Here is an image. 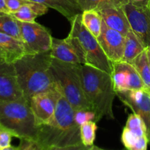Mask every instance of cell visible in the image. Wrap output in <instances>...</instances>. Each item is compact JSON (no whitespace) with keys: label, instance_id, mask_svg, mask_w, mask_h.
<instances>
[{"label":"cell","instance_id":"obj_12","mask_svg":"<svg viewBox=\"0 0 150 150\" xmlns=\"http://www.w3.org/2000/svg\"><path fill=\"white\" fill-rule=\"evenodd\" d=\"M0 101H26L13 63H0Z\"/></svg>","mask_w":150,"mask_h":150},{"label":"cell","instance_id":"obj_33","mask_svg":"<svg viewBox=\"0 0 150 150\" xmlns=\"http://www.w3.org/2000/svg\"><path fill=\"white\" fill-rule=\"evenodd\" d=\"M8 62V59H7V55L4 51L0 48V63Z\"/></svg>","mask_w":150,"mask_h":150},{"label":"cell","instance_id":"obj_3","mask_svg":"<svg viewBox=\"0 0 150 150\" xmlns=\"http://www.w3.org/2000/svg\"><path fill=\"white\" fill-rule=\"evenodd\" d=\"M83 92L92 111L95 122L103 117L114 120L113 103L117 96L111 74L88 64H81Z\"/></svg>","mask_w":150,"mask_h":150},{"label":"cell","instance_id":"obj_29","mask_svg":"<svg viewBox=\"0 0 150 150\" xmlns=\"http://www.w3.org/2000/svg\"><path fill=\"white\" fill-rule=\"evenodd\" d=\"M20 146L21 150H43V148L35 140H26V139H21Z\"/></svg>","mask_w":150,"mask_h":150},{"label":"cell","instance_id":"obj_10","mask_svg":"<svg viewBox=\"0 0 150 150\" xmlns=\"http://www.w3.org/2000/svg\"><path fill=\"white\" fill-rule=\"evenodd\" d=\"M117 96L134 114L143 120L146 128V136L150 144V95L146 89L117 92Z\"/></svg>","mask_w":150,"mask_h":150},{"label":"cell","instance_id":"obj_8","mask_svg":"<svg viewBox=\"0 0 150 150\" xmlns=\"http://www.w3.org/2000/svg\"><path fill=\"white\" fill-rule=\"evenodd\" d=\"M60 95L61 92L57 84L55 87L32 97L29 105L37 125L46 124L51 121L55 114Z\"/></svg>","mask_w":150,"mask_h":150},{"label":"cell","instance_id":"obj_36","mask_svg":"<svg viewBox=\"0 0 150 150\" xmlns=\"http://www.w3.org/2000/svg\"><path fill=\"white\" fill-rule=\"evenodd\" d=\"M146 55H147L148 62H149V68H150V46L146 47Z\"/></svg>","mask_w":150,"mask_h":150},{"label":"cell","instance_id":"obj_26","mask_svg":"<svg viewBox=\"0 0 150 150\" xmlns=\"http://www.w3.org/2000/svg\"><path fill=\"white\" fill-rule=\"evenodd\" d=\"M144 137V136H143ZM142 137H139L129 129L125 127L122 133L121 140L125 147L127 150H133Z\"/></svg>","mask_w":150,"mask_h":150},{"label":"cell","instance_id":"obj_4","mask_svg":"<svg viewBox=\"0 0 150 150\" xmlns=\"http://www.w3.org/2000/svg\"><path fill=\"white\" fill-rule=\"evenodd\" d=\"M51 70L60 92L75 111H92L83 92L81 64L67 63L52 58Z\"/></svg>","mask_w":150,"mask_h":150},{"label":"cell","instance_id":"obj_19","mask_svg":"<svg viewBox=\"0 0 150 150\" xmlns=\"http://www.w3.org/2000/svg\"><path fill=\"white\" fill-rule=\"evenodd\" d=\"M145 50V47L142 44L137 35L132 29H130L125 36L124 56L122 61L131 63L133 60Z\"/></svg>","mask_w":150,"mask_h":150},{"label":"cell","instance_id":"obj_14","mask_svg":"<svg viewBox=\"0 0 150 150\" xmlns=\"http://www.w3.org/2000/svg\"><path fill=\"white\" fill-rule=\"evenodd\" d=\"M107 26L126 36L131 29L128 18L122 7H111L98 10Z\"/></svg>","mask_w":150,"mask_h":150},{"label":"cell","instance_id":"obj_7","mask_svg":"<svg viewBox=\"0 0 150 150\" xmlns=\"http://www.w3.org/2000/svg\"><path fill=\"white\" fill-rule=\"evenodd\" d=\"M22 41L28 54H39L51 51L53 37L48 29L37 22L19 21Z\"/></svg>","mask_w":150,"mask_h":150},{"label":"cell","instance_id":"obj_16","mask_svg":"<svg viewBox=\"0 0 150 150\" xmlns=\"http://www.w3.org/2000/svg\"><path fill=\"white\" fill-rule=\"evenodd\" d=\"M0 48L7 54L8 63H13L28 54L23 41L0 32Z\"/></svg>","mask_w":150,"mask_h":150},{"label":"cell","instance_id":"obj_30","mask_svg":"<svg viewBox=\"0 0 150 150\" xmlns=\"http://www.w3.org/2000/svg\"><path fill=\"white\" fill-rule=\"evenodd\" d=\"M28 0H4L6 7L10 14L17 11L21 6L28 2Z\"/></svg>","mask_w":150,"mask_h":150},{"label":"cell","instance_id":"obj_27","mask_svg":"<svg viewBox=\"0 0 150 150\" xmlns=\"http://www.w3.org/2000/svg\"><path fill=\"white\" fill-rule=\"evenodd\" d=\"M74 119L76 122L81 126V125L89 121H95V114L90 110H79L75 111Z\"/></svg>","mask_w":150,"mask_h":150},{"label":"cell","instance_id":"obj_18","mask_svg":"<svg viewBox=\"0 0 150 150\" xmlns=\"http://www.w3.org/2000/svg\"><path fill=\"white\" fill-rule=\"evenodd\" d=\"M48 7L35 1H29L15 13H11L16 20L22 22H34L38 16H42L48 12Z\"/></svg>","mask_w":150,"mask_h":150},{"label":"cell","instance_id":"obj_6","mask_svg":"<svg viewBox=\"0 0 150 150\" xmlns=\"http://www.w3.org/2000/svg\"><path fill=\"white\" fill-rule=\"evenodd\" d=\"M70 23V33L77 37L80 41L86 56V64L111 74L112 62L103 51L98 39L83 26L81 21V13L77 15Z\"/></svg>","mask_w":150,"mask_h":150},{"label":"cell","instance_id":"obj_32","mask_svg":"<svg viewBox=\"0 0 150 150\" xmlns=\"http://www.w3.org/2000/svg\"><path fill=\"white\" fill-rule=\"evenodd\" d=\"M149 0H127L129 4L139 7H144L149 4Z\"/></svg>","mask_w":150,"mask_h":150},{"label":"cell","instance_id":"obj_1","mask_svg":"<svg viewBox=\"0 0 150 150\" xmlns=\"http://www.w3.org/2000/svg\"><path fill=\"white\" fill-rule=\"evenodd\" d=\"M52 57L50 51L26 54L13 62L18 81L27 103L37 94L55 87L51 70Z\"/></svg>","mask_w":150,"mask_h":150},{"label":"cell","instance_id":"obj_15","mask_svg":"<svg viewBox=\"0 0 150 150\" xmlns=\"http://www.w3.org/2000/svg\"><path fill=\"white\" fill-rule=\"evenodd\" d=\"M45 5L61 13L70 22L77 15L82 13V10L76 0H28Z\"/></svg>","mask_w":150,"mask_h":150},{"label":"cell","instance_id":"obj_2","mask_svg":"<svg viewBox=\"0 0 150 150\" xmlns=\"http://www.w3.org/2000/svg\"><path fill=\"white\" fill-rule=\"evenodd\" d=\"M74 115V109L61 93L53 118L38 126L37 142L43 149L82 143L80 126L75 121Z\"/></svg>","mask_w":150,"mask_h":150},{"label":"cell","instance_id":"obj_34","mask_svg":"<svg viewBox=\"0 0 150 150\" xmlns=\"http://www.w3.org/2000/svg\"><path fill=\"white\" fill-rule=\"evenodd\" d=\"M0 12H2V13L10 14V13H9L7 7H6L4 0H0Z\"/></svg>","mask_w":150,"mask_h":150},{"label":"cell","instance_id":"obj_39","mask_svg":"<svg viewBox=\"0 0 150 150\" xmlns=\"http://www.w3.org/2000/svg\"><path fill=\"white\" fill-rule=\"evenodd\" d=\"M149 92V95H150V92Z\"/></svg>","mask_w":150,"mask_h":150},{"label":"cell","instance_id":"obj_22","mask_svg":"<svg viewBox=\"0 0 150 150\" xmlns=\"http://www.w3.org/2000/svg\"><path fill=\"white\" fill-rule=\"evenodd\" d=\"M130 64L135 67L142 78L146 90L150 92V68L146 48L133 60Z\"/></svg>","mask_w":150,"mask_h":150},{"label":"cell","instance_id":"obj_31","mask_svg":"<svg viewBox=\"0 0 150 150\" xmlns=\"http://www.w3.org/2000/svg\"><path fill=\"white\" fill-rule=\"evenodd\" d=\"M90 146H84L82 143L66 146H51L43 150H89Z\"/></svg>","mask_w":150,"mask_h":150},{"label":"cell","instance_id":"obj_38","mask_svg":"<svg viewBox=\"0 0 150 150\" xmlns=\"http://www.w3.org/2000/svg\"><path fill=\"white\" fill-rule=\"evenodd\" d=\"M4 14H7V13H2V12H0V16H4Z\"/></svg>","mask_w":150,"mask_h":150},{"label":"cell","instance_id":"obj_37","mask_svg":"<svg viewBox=\"0 0 150 150\" xmlns=\"http://www.w3.org/2000/svg\"><path fill=\"white\" fill-rule=\"evenodd\" d=\"M89 150H105V149H101V148L98 147V146H95V145H92V146H90V147H89Z\"/></svg>","mask_w":150,"mask_h":150},{"label":"cell","instance_id":"obj_25","mask_svg":"<svg viewBox=\"0 0 150 150\" xmlns=\"http://www.w3.org/2000/svg\"><path fill=\"white\" fill-rule=\"evenodd\" d=\"M125 127L139 137L146 136V128L143 120L136 114L129 115Z\"/></svg>","mask_w":150,"mask_h":150},{"label":"cell","instance_id":"obj_28","mask_svg":"<svg viewBox=\"0 0 150 150\" xmlns=\"http://www.w3.org/2000/svg\"><path fill=\"white\" fill-rule=\"evenodd\" d=\"M13 137H15L13 133L0 125V149L10 146Z\"/></svg>","mask_w":150,"mask_h":150},{"label":"cell","instance_id":"obj_11","mask_svg":"<svg viewBox=\"0 0 150 150\" xmlns=\"http://www.w3.org/2000/svg\"><path fill=\"white\" fill-rule=\"evenodd\" d=\"M122 7L132 30L140 39L145 48L150 46V13L147 7H139L127 3Z\"/></svg>","mask_w":150,"mask_h":150},{"label":"cell","instance_id":"obj_21","mask_svg":"<svg viewBox=\"0 0 150 150\" xmlns=\"http://www.w3.org/2000/svg\"><path fill=\"white\" fill-rule=\"evenodd\" d=\"M82 11L100 10L111 7H122L127 4V0H76Z\"/></svg>","mask_w":150,"mask_h":150},{"label":"cell","instance_id":"obj_13","mask_svg":"<svg viewBox=\"0 0 150 150\" xmlns=\"http://www.w3.org/2000/svg\"><path fill=\"white\" fill-rule=\"evenodd\" d=\"M97 39L103 51L111 62L122 61L125 36L107 26L103 21L101 33Z\"/></svg>","mask_w":150,"mask_h":150},{"label":"cell","instance_id":"obj_9","mask_svg":"<svg viewBox=\"0 0 150 150\" xmlns=\"http://www.w3.org/2000/svg\"><path fill=\"white\" fill-rule=\"evenodd\" d=\"M111 76L116 93L129 90H146L139 73L130 63L124 61L112 62Z\"/></svg>","mask_w":150,"mask_h":150},{"label":"cell","instance_id":"obj_23","mask_svg":"<svg viewBox=\"0 0 150 150\" xmlns=\"http://www.w3.org/2000/svg\"><path fill=\"white\" fill-rule=\"evenodd\" d=\"M0 32L22 41L18 21L10 14L0 16Z\"/></svg>","mask_w":150,"mask_h":150},{"label":"cell","instance_id":"obj_35","mask_svg":"<svg viewBox=\"0 0 150 150\" xmlns=\"http://www.w3.org/2000/svg\"><path fill=\"white\" fill-rule=\"evenodd\" d=\"M0 150H21V148L20 146H12V145H10V146H7V147H5V148H3V149H1Z\"/></svg>","mask_w":150,"mask_h":150},{"label":"cell","instance_id":"obj_17","mask_svg":"<svg viewBox=\"0 0 150 150\" xmlns=\"http://www.w3.org/2000/svg\"><path fill=\"white\" fill-rule=\"evenodd\" d=\"M50 53L53 59L67 63L81 64L79 57L65 39L62 40L53 38Z\"/></svg>","mask_w":150,"mask_h":150},{"label":"cell","instance_id":"obj_5","mask_svg":"<svg viewBox=\"0 0 150 150\" xmlns=\"http://www.w3.org/2000/svg\"><path fill=\"white\" fill-rule=\"evenodd\" d=\"M0 125L20 140L36 141L38 126L26 101H0Z\"/></svg>","mask_w":150,"mask_h":150},{"label":"cell","instance_id":"obj_20","mask_svg":"<svg viewBox=\"0 0 150 150\" xmlns=\"http://www.w3.org/2000/svg\"><path fill=\"white\" fill-rule=\"evenodd\" d=\"M81 21L83 26L96 38L100 36L102 29L103 19L98 10H84L81 13Z\"/></svg>","mask_w":150,"mask_h":150},{"label":"cell","instance_id":"obj_24","mask_svg":"<svg viewBox=\"0 0 150 150\" xmlns=\"http://www.w3.org/2000/svg\"><path fill=\"white\" fill-rule=\"evenodd\" d=\"M97 129L98 126L95 121L87 122L80 126L81 140L84 146H92L94 145Z\"/></svg>","mask_w":150,"mask_h":150}]
</instances>
